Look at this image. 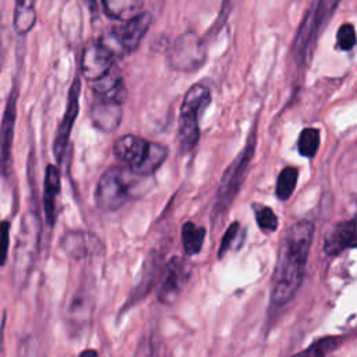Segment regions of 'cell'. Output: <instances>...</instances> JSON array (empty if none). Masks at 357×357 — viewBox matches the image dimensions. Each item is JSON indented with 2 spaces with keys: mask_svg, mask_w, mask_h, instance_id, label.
<instances>
[{
  "mask_svg": "<svg viewBox=\"0 0 357 357\" xmlns=\"http://www.w3.org/2000/svg\"><path fill=\"white\" fill-rule=\"evenodd\" d=\"M312 237L314 223L310 220L296 222L286 230L272 279L271 301L273 305L287 304L298 291L305 275Z\"/></svg>",
  "mask_w": 357,
  "mask_h": 357,
  "instance_id": "6da1fadb",
  "label": "cell"
},
{
  "mask_svg": "<svg viewBox=\"0 0 357 357\" xmlns=\"http://www.w3.org/2000/svg\"><path fill=\"white\" fill-rule=\"evenodd\" d=\"M113 153L131 173L146 177L163 165L169 149L162 144L148 141L139 135L126 134L114 141Z\"/></svg>",
  "mask_w": 357,
  "mask_h": 357,
  "instance_id": "7a4b0ae2",
  "label": "cell"
},
{
  "mask_svg": "<svg viewBox=\"0 0 357 357\" xmlns=\"http://www.w3.org/2000/svg\"><path fill=\"white\" fill-rule=\"evenodd\" d=\"M211 103V91L205 84L197 82L191 85L181 102L177 139L183 152L195 148L199 139V116Z\"/></svg>",
  "mask_w": 357,
  "mask_h": 357,
  "instance_id": "3957f363",
  "label": "cell"
},
{
  "mask_svg": "<svg viewBox=\"0 0 357 357\" xmlns=\"http://www.w3.org/2000/svg\"><path fill=\"white\" fill-rule=\"evenodd\" d=\"M339 1L340 0H314L310 6L293 43V56L300 66L308 63L318 35L336 10Z\"/></svg>",
  "mask_w": 357,
  "mask_h": 357,
  "instance_id": "277c9868",
  "label": "cell"
},
{
  "mask_svg": "<svg viewBox=\"0 0 357 357\" xmlns=\"http://www.w3.org/2000/svg\"><path fill=\"white\" fill-rule=\"evenodd\" d=\"M40 236V220L35 211H28L21 220V230L14 254V278L21 282L28 278L33 265Z\"/></svg>",
  "mask_w": 357,
  "mask_h": 357,
  "instance_id": "5b68a950",
  "label": "cell"
},
{
  "mask_svg": "<svg viewBox=\"0 0 357 357\" xmlns=\"http://www.w3.org/2000/svg\"><path fill=\"white\" fill-rule=\"evenodd\" d=\"M255 144H257V137H255V132L252 131L247 139L244 149L237 155V158L231 162V165L223 173L220 187L218 191V197H216L215 209H213L215 215L225 213L227 211V208L230 206L231 201L234 199V197L244 180L245 170L254 156Z\"/></svg>",
  "mask_w": 357,
  "mask_h": 357,
  "instance_id": "8992f818",
  "label": "cell"
},
{
  "mask_svg": "<svg viewBox=\"0 0 357 357\" xmlns=\"http://www.w3.org/2000/svg\"><path fill=\"white\" fill-rule=\"evenodd\" d=\"M152 18L149 13H142L135 18L123 21L120 25L112 26L100 40L106 43L116 57H123L132 53L141 43L142 38L151 26Z\"/></svg>",
  "mask_w": 357,
  "mask_h": 357,
  "instance_id": "52a82bcc",
  "label": "cell"
},
{
  "mask_svg": "<svg viewBox=\"0 0 357 357\" xmlns=\"http://www.w3.org/2000/svg\"><path fill=\"white\" fill-rule=\"evenodd\" d=\"M206 60V45L192 31L181 33L167 50L170 68L181 73H192L204 66Z\"/></svg>",
  "mask_w": 357,
  "mask_h": 357,
  "instance_id": "ba28073f",
  "label": "cell"
},
{
  "mask_svg": "<svg viewBox=\"0 0 357 357\" xmlns=\"http://www.w3.org/2000/svg\"><path fill=\"white\" fill-rule=\"evenodd\" d=\"M130 190L126 172L120 166L107 167L98 180L95 188V202L105 212L120 209L128 199Z\"/></svg>",
  "mask_w": 357,
  "mask_h": 357,
  "instance_id": "9c48e42d",
  "label": "cell"
},
{
  "mask_svg": "<svg viewBox=\"0 0 357 357\" xmlns=\"http://www.w3.org/2000/svg\"><path fill=\"white\" fill-rule=\"evenodd\" d=\"M116 54L100 39L89 40L81 54V74L91 82L103 77L114 66Z\"/></svg>",
  "mask_w": 357,
  "mask_h": 357,
  "instance_id": "30bf717a",
  "label": "cell"
},
{
  "mask_svg": "<svg viewBox=\"0 0 357 357\" xmlns=\"http://www.w3.org/2000/svg\"><path fill=\"white\" fill-rule=\"evenodd\" d=\"M191 275V266L185 259L173 257L160 275L158 298L162 304H173L183 291Z\"/></svg>",
  "mask_w": 357,
  "mask_h": 357,
  "instance_id": "8fae6325",
  "label": "cell"
},
{
  "mask_svg": "<svg viewBox=\"0 0 357 357\" xmlns=\"http://www.w3.org/2000/svg\"><path fill=\"white\" fill-rule=\"evenodd\" d=\"M79 92H81V79L78 77H75L68 89L66 112H64L63 119L57 127L56 138H54V144H53V152H54L57 160L63 159L64 152L67 149L70 132H71V128L74 126V121H75L78 110H79Z\"/></svg>",
  "mask_w": 357,
  "mask_h": 357,
  "instance_id": "7c38bea8",
  "label": "cell"
},
{
  "mask_svg": "<svg viewBox=\"0 0 357 357\" xmlns=\"http://www.w3.org/2000/svg\"><path fill=\"white\" fill-rule=\"evenodd\" d=\"M89 117L95 128L102 132H113L119 128L123 119V103L109 99L95 98L91 109Z\"/></svg>",
  "mask_w": 357,
  "mask_h": 357,
  "instance_id": "4fadbf2b",
  "label": "cell"
},
{
  "mask_svg": "<svg viewBox=\"0 0 357 357\" xmlns=\"http://www.w3.org/2000/svg\"><path fill=\"white\" fill-rule=\"evenodd\" d=\"M100 245L102 244L95 234L82 230L67 231L60 241L64 254L74 259H85L99 254Z\"/></svg>",
  "mask_w": 357,
  "mask_h": 357,
  "instance_id": "5bb4252c",
  "label": "cell"
},
{
  "mask_svg": "<svg viewBox=\"0 0 357 357\" xmlns=\"http://www.w3.org/2000/svg\"><path fill=\"white\" fill-rule=\"evenodd\" d=\"M95 298H93V287L89 283H82L79 289H77L70 307H68V325L73 332H79L82 326L91 322V315L93 310Z\"/></svg>",
  "mask_w": 357,
  "mask_h": 357,
  "instance_id": "9a60e30c",
  "label": "cell"
},
{
  "mask_svg": "<svg viewBox=\"0 0 357 357\" xmlns=\"http://www.w3.org/2000/svg\"><path fill=\"white\" fill-rule=\"evenodd\" d=\"M351 247H357V215L351 220L332 226L324 240V251L328 255H337Z\"/></svg>",
  "mask_w": 357,
  "mask_h": 357,
  "instance_id": "2e32d148",
  "label": "cell"
},
{
  "mask_svg": "<svg viewBox=\"0 0 357 357\" xmlns=\"http://www.w3.org/2000/svg\"><path fill=\"white\" fill-rule=\"evenodd\" d=\"M91 89L95 98L109 99L124 103L127 98V89L120 68L114 64L103 77L91 81Z\"/></svg>",
  "mask_w": 357,
  "mask_h": 357,
  "instance_id": "e0dca14e",
  "label": "cell"
},
{
  "mask_svg": "<svg viewBox=\"0 0 357 357\" xmlns=\"http://www.w3.org/2000/svg\"><path fill=\"white\" fill-rule=\"evenodd\" d=\"M61 188L60 170L54 165H47L43 181V209L49 226L54 225L57 216V197Z\"/></svg>",
  "mask_w": 357,
  "mask_h": 357,
  "instance_id": "ac0fdd59",
  "label": "cell"
},
{
  "mask_svg": "<svg viewBox=\"0 0 357 357\" xmlns=\"http://www.w3.org/2000/svg\"><path fill=\"white\" fill-rule=\"evenodd\" d=\"M17 92H13L7 100L6 110L3 114V124H1V160H3V170L7 169L10 153H11V144H13V132L15 124V105H17Z\"/></svg>",
  "mask_w": 357,
  "mask_h": 357,
  "instance_id": "d6986e66",
  "label": "cell"
},
{
  "mask_svg": "<svg viewBox=\"0 0 357 357\" xmlns=\"http://www.w3.org/2000/svg\"><path fill=\"white\" fill-rule=\"evenodd\" d=\"M158 271H159V257L155 252H152L148 255L146 261L144 262V266H142V271L139 275V280H138L137 286L132 289V293L128 298V304L139 301L145 294L149 293V290L152 289V286L156 282Z\"/></svg>",
  "mask_w": 357,
  "mask_h": 357,
  "instance_id": "ffe728a7",
  "label": "cell"
},
{
  "mask_svg": "<svg viewBox=\"0 0 357 357\" xmlns=\"http://www.w3.org/2000/svg\"><path fill=\"white\" fill-rule=\"evenodd\" d=\"M105 14L116 21H128L144 13V0H102Z\"/></svg>",
  "mask_w": 357,
  "mask_h": 357,
  "instance_id": "44dd1931",
  "label": "cell"
},
{
  "mask_svg": "<svg viewBox=\"0 0 357 357\" xmlns=\"http://www.w3.org/2000/svg\"><path fill=\"white\" fill-rule=\"evenodd\" d=\"M36 0H15L14 29L20 35L28 33L36 22Z\"/></svg>",
  "mask_w": 357,
  "mask_h": 357,
  "instance_id": "7402d4cb",
  "label": "cell"
},
{
  "mask_svg": "<svg viewBox=\"0 0 357 357\" xmlns=\"http://www.w3.org/2000/svg\"><path fill=\"white\" fill-rule=\"evenodd\" d=\"M205 227L195 225L194 222H185L181 227V243L184 252L188 257L198 254L205 240Z\"/></svg>",
  "mask_w": 357,
  "mask_h": 357,
  "instance_id": "603a6c76",
  "label": "cell"
},
{
  "mask_svg": "<svg viewBox=\"0 0 357 357\" xmlns=\"http://www.w3.org/2000/svg\"><path fill=\"white\" fill-rule=\"evenodd\" d=\"M297 177H298L297 167L286 166L284 169H282V172L278 176L276 187H275V194L280 201H287L293 195L297 184Z\"/></svg>",
  "mask_w": 357,
  "mask_h": 357,
  "instance_id": "cb8c5ba5",
  "label": "cell"
},
{
  "mask_svg": "<svg viewBox=\"0 0 357 357\" xmlns=\"http://www.w3.org/2000/svg\"><path fill=\"white\" fill-rule=\"evenodd\" d=\"M319 131L314 127H308L304 128L300 135H298V141H297V149L298 153L304 158H312L315 156L318 146H319Z\"/></svg>",
  "mask_w": 357,
  "mask_h": 357,
  "instance_id": "d4e9b609",
  "label": "cell"
},
{
  "mask_svg": "<svg viewBox=\"0 0 357 357\" xmlns=\"http://www.w3.org/2000/svg\"><path fill=\"white\" fill-rule=\"evenodd\" d=\"M252 209H254L255 222L264 233H272L278 229L279 220L276 213L272 211V208L261 204H254Z\"/></svg>",
  "mask_w": 357,
  "mask_h": 357,
  "instance_id": "484cf974",
  "label": "cell"
},
{
  "mask_svg": "<svg viewBox=\"0 0 357 357\" xmlns=\"http://www.w3.org/2000/svg\"><path fill=\"white\" fill-rule=\"evenodd\" d=\"M340 339L336 336H328V337H322L317 342H314L308 349L303 350V354H312V356H324L331 353L332 350H335L339 344Z\"/></svg>",
  "mask_w": 357,
  "mask_h": 357,
  "instance_id": "4316f807",
  "label": "cell"
},
{
  "mask_svg": "<svg viewBox=\"0 0 357 357\" xmlns=\"http://www.w3.org/2000/svg\"><path fill=\"white\" fill-rule=\"evenodd\" d=\"M337 47L342 50H350L356 45V29L351 24H343L336 33Z\"/></svg>",
  "mask_w": 357,
  "mask_h": 357,
  "instance_id": "83f0119b",
  "label": "cell"
},
{
  "mask_svg": "<svg viewBox=\"0 0 357 357\" xmlns=\"http://www.w3.org/2000/svg\"><path fill=\"white\" fill-rule=\"evenodd\" d=\"M238 233H240V225L238 222H234L231 223L227 230L225 231L223 237H222V241H220V247H219V257H223L230 248L231 245L234 244L236 238L238 237Z\"/></svg>",
  "mask_w": 357,
  "mask_h": 357,
  "instance_id": "f1b7e54d",
  "label": "cell"
},
{
  "mask_svg": "<svg viewBox=\"0 0 357 357\" xmlns=\"http://www.w3.org/2000/svg\"><path fill=\"white\" fill-rule=\"evenodd\" d=\"M1 230H3V247H4V252H3V265L7 259L8 255V230H10V223L7 220H4L1 223Z\"/></svg>",
  "mask_w": 357,
  "mask_h": 357,
  "instance_id": "f546056e",
  "label": "cell"
},
{
  "mask_svg": "<svg viewBox=\"0 0 357 357\" xmlns=\"http://www.w3.org/2000/svg\"><path fill=\"white\" fill-rule=\"evenodd\" d=\"M86 3V6L92 10V11H96L98 10V0H84Z\"/></svg>",
  "mask_w": 357,
  "mask_h": 357,
  "instance_id": "4dcf8cb0",
  "label": "cell"
}]
</instances>
